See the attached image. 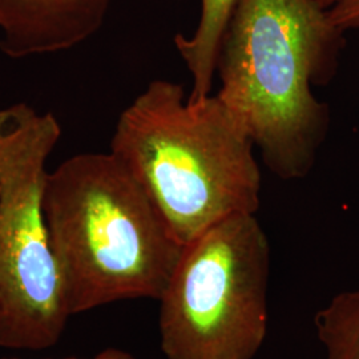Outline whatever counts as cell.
Listing matches in <instances>:
<instances>
[{"mask_svg":"<svg viewBox=\"0 0 359 359\" xmlns=\"http://www.w3.org/2000/svg\"><path fill=\"white\" fill-rule=\"evenodd\" d=\"M342 35L314 0L237 1L216 95L280 179H304L314 167L330 114L313 87L333 76Z\"/></svg>","mask_w":359,"mask_h":359,"instance_id":"obj_1","label":"cell"},{"mask_svg":"<svg viewBox=\"0 0 359 359\" xmlns=\"http://www.w3.org/2000/svg\"><path fill=\"white\" fill-rule=\"evenodd\" d=\"M255 142L217 95L191 100L157 79L118 116L111 154L142 188L180 244L234 215H256Z\"/></svg>","mask_w":359,"mask_h":359,"instance_id":"obj_2","label":"cell"},{"mask_svg":"<svg viewBox=\"0 0 359 359\" xmlns=\"http://www.w3.org/2000/svg\"><path fill=\"white\" fill-rule=\"evenodd\" d=\"M43 212L69 316L158 301L184 246L115 154H76L48 172Z\"/></svg>","mask_w":359,"mask_h":359,"instance_id":"obj_3","label":"cell"},{"mask_svg":"<svg viewBox=\"0 0 359 359\" xmlns=\"http://www.w3.org/2000/svg\"><path fill=\"white\" fill-rule=\"evenodd\" d=\"M270 246L256 215L224 218L184 245L158 298L168 359H253L268 332Z\"/></svg>","mask_w":359,"mask_h":359,"instance_id":"obj_4","label":"cell"},{"mask_svg":"<svg viewBox=\"0 0 359 359\" xmlns=\"http://www.w3.org/2000/svg\"><path fill=\"white\" fill-rule=\"evenodd\" d=\"M62 136L52 114L0 109V346H55L71 317L43 212L47 160Z\"/></svg>","mask_w":359,"mask_h":359,"instance_id":"obj_5","label":"cell"},{"mask_svg":"<svg viewBox=\"0 0 359 359\" xmlns=\"http://www.w3.org/2000/svg\"><path fill=\"white\" fill-rule=\"evenodd\" d=\"M112 0H0V51L26 59L75 48L103 26Z\"/></svg>","mask_w":359,"mask_h":359,"instance_id":"obj_6","label":"cell"},{"mask_svg":"<svg viewBox=\"0 0 359 359\" xmlns=\"http://www.w3.org/2000/svg\"><path fill=\"white\" fill-rule=\"evenodd\" d=\"M238 0H201L198 25L191 36L176 35L175 46L192 77L191 100L212 93L213 79L217 74L221 40L229 26Z\"/></svg>","mask_w":359,"mask_h":359,"instance_id":"obj_7","label":"cell"},{"mask_svg":"<svg viewBox=\"0 0 359 359\" xmlns=\"http://www.w3.org/2000/svg\"><path fill=\"white\" fill-rule=\"evenodd\" d=\"M326 359H359V290L342 292L316 316Z\"/></svg>","mask_w":359,"mask_h":359,"instance_id":"obj_8","label":"cell"},{"mask_svg":"<svg viewBox=\"0 0 359 359\" xmlns=\"http://www.w3.org/2000/svg\"><path fill=\"white\" fill-rule=\"evenodd\" d=\"M335 28L344 34L359 28V0H314Z\"/></svg>","mask_w":359,"mask_h":359,"instance_id":"obj_9","label":"cell"},{"mask_svg":"<svg viewBox=\"0 0 359 359\" xmlns=\"http://www.w3.org/2000/svg\"><path fill=\"white\" fill-rule=\"evenodd\" d=\"M77 359V358H68ZM93 359H136L132 354H129L127 351L121 350V348H115V347H109L105 348L102 353H99Z\"/></svg>","mask_w":359,"mask_h":359,"instance_id":"obj_10","label":"cell"},{"mask_svg":"<svg viewBox=\"0 0 359 359\" xmlns=\"http://www.w3.org/2000/svg\"><path fill=\"white\" fill-rule=\"evenodd\" d=\"M0 191H1V169H0Z\"/></svg>","mask_w":359,"mask_h":359,"instance_id":"obj_11","label":"cell"}]
</instances>
